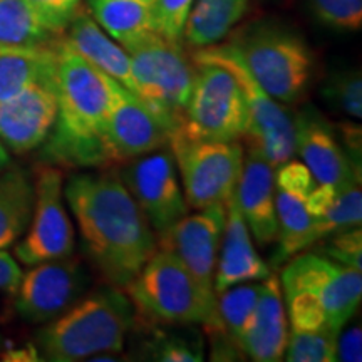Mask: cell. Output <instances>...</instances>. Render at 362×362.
Returning a JSON list of instances; mask_svg holds the SVG:
<instances>
[{"mask_svg": "<svg viewBox=\"0 0 362 362\" xmlns=\"http://www.w3.org/2000/svg\"><path fill=\"white\" fill-rule=\"evenodd\" d=\"M35 202L34 181L25 170L0 171V250H7L24 237Z\"/></svg>", "mask_w": 362, "mask_h": 362, "instance_id": "obj_22", "label": "cell"}, {"mask_svg": "<svg viewBox=\"0 0 362 362\" xmlns=\"http://www.w3.org/2000/svg\"><path fill=\"white\" fill-rule=\"evenodd\" d=\"M307 194L275 187V210H277V253L274 265H280L297 253L315 245V218L307 208Z\"/></svg>", "mask_w": 362, "mask_h": 362, "instance_id": "obj_24", "label": "cell"}, {"mask_svg": "<svg viewBox=\"0 0 362 362\" xmlns=\"http://www.w3.org/2000/svg\"><path fill=\"white\" fill-rule=\"evenodd\" d=\"M322 96L329 104L351 117L362 116V79L359 71H341L322 86Z\"/></svg>", "mask_w": 362, "mask_h": 362, "instance_id": "obj_33", "label": "cell"}, {"mask_svg": "<svg viewBox=\"0 0 362 362\" xmlns=\"http://www.w3.org/2000/svg\"><path fill=\"white\" fill-rule=\"evenodd\" d=\"M61 39L39 21L25 0H0V49H56Z\"/></svg>", "mask_w": 362, "mask_h": 362, "instance_id": "obj_27", "label": "cell"}, {"mask_svg": "<svg viewBox=\"0 0 362 362\" xmlns=\"http://www.w3.org/2000/svg\"><path fill=\"white\" fill-rule=\"evenodd\" d=\"M225 206V230L214 277L216 293L238 284L260 282L270 275L269 265L262 260L253 247L252 233L240 211L235 193L228 198Z\"/></svg>", "mask_w": 362, "mask_h": 362, "instance_id": "obj_19", "label": "cell"}, {"mask_svg": "<svg viewBox=\"0 0 362 362\" xmlns=\"http://www.w3.org/2000/svg\"><path fill=\"white\" fill-rule=\"evenodd\" d=\"M287 262L280 287L292 327L341 332L361 304V272L312 252Z\"/></svg>", "mask_w": 362, "mask_h": 362, "instance_id": "obj_4", "label": "cell"}, {"mask_svg": "<svg viewBox=\"0 0 362 362\" xmlns=\"http://www.w3.org/2000/svg\"><path fill=\"white\" fill-rule=\"evenodd\" d=\"M262 284H238L216 293V310L226 332L232 336L240 346L248 325L252 322L259 300Z\"/></svg>", "mask_w": 362, "mask_h": 362, "instance_id": "obj_28", "label": "cell"}, {"mask_svg": "<svg viewBox=\"0 0 362 362\" xmlns=\"http://www.w3.org/2000/svg\"><path fill=\"white\" fill-rule=\"evenodd\" d=\"M35 202L25 237L16 245L17 260L27 267L67 259L74 252V228L67 215L61 171L44 166L34 181Z\"/></svg>", "mask_w": 362, "mask_h": 362, "instance_id": "obj_11", "label": "cell"}, {"mask_svg": "<svg viewBox=\"0 0 362 362\" xmlns=\"http://www.w3.org/2000/svg\"><path fill=\"white\" fill-rule=\"evenodd\" d=\"M226 206L215 203L185 215L160 235V250L170 252L189 270L206 292L215 293L214 277L225 230Z\"/></svg>", "mask_w": 362, "mask_h": 362, "instance_id": "obj_14", "label": "cell"}, {"mask_svg": "<svg viewBox=\"0 0 362 362\" xmlns=\"http://www.w3.org/2000/svg\"><path fill=\"white\" fill-rule=\"evenodd\" d=\"M56 54L57 119L42 144V158L79 168L115 166L106 131L111 78L62 39Z\"/></svg>", "mask_w": 362, "mask_h": 362, "instance_id": "obj_2", "label": "cell"}, {"mask_svg": "<svg viewBox=\"0 0 362 362\" xmlns=\"http://www.w3.org/2000/svg\"><path fill=\"white\" fill-rule=\"evenodd\" d=\"M2 344H4V339H2V336H0V347H2Z\"/></svg>", "mask_w": 362, "mask_h": 362, "instance_id": "obj_42", "label": "cell"}, {"mask_svg": "<svg viewBox=\"0 0 362 362\" xmlns=\"http://www.w3.org/2000/svg\"><path fill=\"white\" fill-rule=\"evenodd\" d=\"M193 57L216 62L237 78L248 112L247 133L243 136L248 146L257 149L274 170L292 160L296 155L293 116L253 79L233 44L206 45L198 49Z\"/></svg>", "mask_w": 362, "mask_h": 362, "instance_id": "obj_8", "label": "cell"}, {"mask_svg": "<svg viewBox=\"0 0 362 362\" xmlns=\"http://www.w3.org/2000/svg\"><path fill=\"white\" fill-rule=\"evenodd\" d=\"M362 221V192L361 178H352L349 183L337 189L336 198L327 211L315 220V243L342 230L361 226Z\"/></svg>", "mask_w": 362, "mask_h": 362, "instance_id": "obj_29", "label": "cell"}, {"mask_svg": "<svg viewBox=\"0 0 362 362\" xmlns=\"http://www.w3.org/2000/svg\"><path fill=\"white\" fill-rule=\"evenodd\" d=\"M296 153L317 183H327L337 189L352 178H361V170L352 165L346 149L337 141L332 128L314 111H304L293 117Z\"/></svg>", "mask_w": 362, "mask_h": 362, "instance_id": "obj_17", "label": "cell"}, {"mask_svg": "<svg viewBox=\"0 0 362 362\" xmlns=\"http://www.w3.org/2000/svg\"><path fill=\"white\" fill-rule=\"evenodd\" d=\"M168 146L178 166L188 206L202 210L226 203L237 189L243 166V146L238 141L198 139L176 128Z\"/></svg>", "mask_w": 362, "mask_h": 362, "instance_id": "obj_9", "label": "cell"}, {"mask_svg": "<svg viewBox=\"0 0 362 362\" xmlns=\"http://www.w3.org/2000/svg\"><path fill=\"white\" fill-rule=\"evenodd\" d=\"M88 285V272L71 257L33 265L22 274L13 312L25 322L45 324L78 302Z\"/></svg>", "mask_w": 362, "mask_h": 362, "instance_id": "obj_13", "label": "cell"}, {"mask_svg": "<svg viewBox=\"0 0 362 362\" xmlns=\"http://www.w3.org/2000/svg\"><path fill=\"white\" fill-rule=\"evenodd\" d=\"M339 332L329 329H291L284 359L288 362H334Z\"/></svg>", "mask_w": 362, "mask_h": 362, "instance_id": "obj_30", "label": "cell"}, {"mask_svg": "<svg viewBox=\"0 0 362 362\" xmlns=\"http://www.w3.org/2000/svg\"><path fill=\"white\" fill-rule=\"evenodd\" d=\"M106 131L115 166L166 146L170 138L168 129L146 104L112 78Z\"/></svg>", "mask_w": 362, "mask_h": 362, "instance_id": "obj_15", "label": "cell"}, {"mask_svg": "<svg viewBox=\"0 0 362 362\" xmlns=\"http://www.w3.org/2000/svg\"><path fill=\"white\" fill-rule=\"evenodd\" d=\"M193 4L183 37L198 49L220 42L248 7V0H194Z\"/></svg>", "mask_w": 362, "mask_h": 362, "instance_id": "obj_26", "label": "cell"}, {"mask_svg": "<svg viewBox=\"0 0 362 362\" xmlns=\"http://www.w3.org/2000/svg\"><path fill=\"white\" fill-rule=\"evenodd\" d=\"M136 315L133 300L123 288L115 285L99 288L49 320L37 334V349L45 361L52 362L119 354Z\"/></svg>", "mask_w": 362, "mask_h": 362, "instance_id": "obj_3", "label": "cell"}, {"mask_svg": "<svg viewBox=\"0 0 362 362\" xmlns=\"http://www.w3.org/2000/svg\"><path fill=\"white\" fill-rule=\"evenodd\" d=\"M337 188L332 187V185L327 183H315V187L310 189V193L307 194L305 202H307V208L312 214L314 218H320L327 208L332 205L334 198H336Z\"/></svg>", "mask_w": 362, "mask_h": 362, "instance_id": "obj_40", "label": "cell"}, {"mask_svg": "<svg viewBox=\"0 0 362 362\" xmlns=\"http://www.w3.org/2000/svg\"><path fill=\"white\" fill-rule=\"evenodd\" d=\"M329 242L320 248V255L339 262V264L351 267L354 270H362V232L361 226L342 230V232L330 235Z\"/></svg>", "mask_w": 362, "mask_h": 362, "instance_id": "obj_35", "label": "cell"}, {"mask_svg": "<svg viewBox=\"0 0 362 362\" xmlns=\"http://www.w3.org/2000/svg\"><path fill=\"white\" fill-rule=\"evenodd\" d=\"M235 197L255 242L260 247L274 243L279 228L275 210V170L250 146L243 156Z\"/></svg>", "mask_w": 362, "mask_h": 362, "instance_id": "obj_18", "label": "cell"}, {"mask_svg": "<svg viewBox=\"0 0 362 362\" xmlns=\"http://www.w3.org/2000/svg\"><path fill=\"white\" fill-rule=\"evenodd\" d=\"M62 40L67 47L78 52L89 64L104 72L136 96V83L131 67V57L121 44L115 42L89 12L79 8L69 27L66 29Z\"/></svg>", "mask_w": 362, "mask_h": 362, "instance_id": "obj_21", "label": "cell"}, {"mask_svg": "<svg viewBox=\"0 0 362 362\" xmlns=\"http://www.w3.org/2000/svg\"><path fill=\"white\" fill-rule=\"evenodd\" d=\"M22 279V270L7 250H0V324L7 322L13 312L17 288Z\"/></svg>", "mask_w": 362, "mask_h": 362, "instance_id": "obj_37", "label": "cell"}, {"mask_svg": "<svg viewBox=\"0 0 362 362\" xmlns=\"http://www.w3.org/2000/svg\"><path fill=\"white\" fill-rule=\"evenodd\" d=\"M194 0H156L155 2V24L156 33L163 37L181 42L187 24L188 13Z\"/></svg>", "mask_w": 362, "mask_h": 362, "instance_id": "obj_34", "label": "cell"}, {"mask_svg": "<svg viewBox=\"0 0 362 362\" xmlns=\"http://www.w3.org/2000/svg\"><path fill=\"white\" fill-rule=\"evenodd\" d=\"M205 330L210 339V356L211 361H242L245 356L240 349L237 341L226 332L221 324L205 325Z\"/></svg>", "mask_w": 362, "mask_h": 362, "instance_id": "obj_38", "label": "cell"}, {"mask_svg": "<svg viewBox=\"0 0 362 362\" xmlns=\"http://www.w3.org/2000/svg\"><path fill=\"white\" fill-rule=\"evenodd\" d=\"M123 166L117 173L143 210L153 232L161 235L188 215V203L178 181L171 149L160 148Z\"/></svg>", "mask_w": 362, "mask_h": 362, "instance_id": "obj_12", "label": "cell"}, {"mask_svg": "<svg viewBox=\"0 0 362 362\" xmlns=\"http://www.w3.org/2000/svg\"><path fill=\"white\" fill-rule=\"evenodd\" d=\"M136 83V96L171 134L183 123L192 94L194 66L180 42L149 33L126 45Z\"/></svg>", "mask_w": 362, "mask_h": 362, "instance_id": "obj_6", "label": "cell"}, {"mask_svg": "<svg viewBox=\"0 0 362 362\" xmlns=\"http://www.w3.org/2000/svg\"><path fill=\"white\" fill-rule=\"evenodd\" d=\"M144 354L151 361L200 362L203 361L202 339L193 334H175L158 330L144 342Z\"/></svg>", "mask_w": 362, "mask_h": 362, "instance_id": "obj_31", "label": "cell"}, {"mask_svg": "<svg viewBox=\"0 0 362 362\" xmlns=\"http://www.w3.org/2000/svg\"><path fill=\"white\" fill-rule=\"evenodd\" d=\"M288 322L280 280L269 275L262 282L252 322L240 339L243 354L257 362H277L284 359L287 347Z\"/></svg>", "mask_w": 362, "mask_h": 362, "instance_id": "obj_20", "label": "cell"}, {"mask_svg": "<svg viewBox=\"0 0 362 362\" xmlns=\"http://www.w3.org/2000/svg\"><path fill=\"white\" fill-rule=\"evenodd\" d=\"M11 151H8V149L2 144V141H0V171L6 170L7 166H11Z\"/></svg>", "mask_w": 362, "mask_h": 362, "instance_id": "obj_41", "label": "cell"}, {"mask_svg": "<svg viewBox=\"0 0 362 362\" xmlns=\"http://www.w3.org/2000/svg\"><path fill=\"white\" fill-rule=\"evenodd\" d=\"M317 22L339 30L359 33L362 27V0H307Z\"/></svg>", "mask_w": 362, "mask_h": 362, "instance_id": "obj_32", "label": "cell"}, {"mask_svg": "<svg viewBox=\"0 0 362 362\" xmlns=\"http://www.w3.org/2000/svg\"><path fill=\"white\" fill-rule=\"evenodd\" d=\"M39 21L54 34L64 35L81 8V0H25Z\"/></svg>", "mask_w": 362, "mask_h": 362, "instance_id": "obj_36", "label": "cell"}, {"mask_svg": "<svg viewBox=\"0 0 362 362\" xmlns=\"http://www.w3.org/2000/svg\"><path fill=\"white\" fill-rule=\"evenodd\" d=\"M57 74V72H56ZM57 119L56 78L35 83L0 103V141L16 155L45 143Z\"/></svg>", "mask_w": 362, "mask_h": 362, "instance_id": "obj_16", "label": "cell"}, {"mask_svg": "<svg viewBox=\"0 0 362 362\" xmlns=\"http://www.w3.org/2000/svg\"><path fill=\"white\" fill-rule=\"evenodd\" d=\"M89 13L110 37L123 47L156 33V0H86Z\"/></svg>", "mask_w": 362, "mask_h": 362, "instance_id": "obj_23", "label": "cell"}, {"mask_svg": "<svg viewBox=\"0 0 362 362\" xmlns=\"http://www.w3.org/2000/svg\"><path fill=\"white\" fill-rule=\"evenodd\" d=\"M136 307L151 322L221 324L216 296L206 292L189 270L170 252L153 253L136 279L124 288Z\"/></svg>", "mask_w": 362, "mask_h": 362, "instance_id": "obj_5", "label": "cell"}, {"mask_svg": "<svg viewBox=\"0 0 362 362\" xmlns=\"http://www.w3.org/2000/svg\"><path fill=\"white\" fill-rule=\"evenodd\" d=\"M56 49H0V103L35 83L56 78Z\"/></svg>", "mask_w": 362, "mask_h": 362, "instance_id": "obj_25", "label": "cell"}, {"mask_svg": "<svg viewBox=\"0 0 362 362\" xmlns=\"http://www.w3.org/2000/svg\"><path fill=\"white\" fill-rule=\"evenodd\" d=\"M232 44L253 79L277 103H297L307 90L314 56L300 35L275 24H259Z\"/></svg>", "mask_w": 362, "mask_h": 362, "instance_id": "obj_7", "label": "cell"}, {"mask_svg": "<svg viewBox=\"0 0 362 362\" xmlns=\"http://www.w3.org/2000/svg\"><path fill=\"white\" fill-rule=\"evenodd\" d=\"M192 62V94L180 128L192 138L238 141L247 133L248 112L237 78L216 62L194 57Z\"/></svg>", "mask_w": 362, "mask_h": 362, "instance_id": "obj_10", "label": "cell"}, {"mask_svg": "<svg viewBox=\"0 0 362 362\" xmlns=\"http://www.w3.org/2000/svg\"><path fill=\"white\" fill-rule=\"evenodd\" d=\"M362 359V330L359 325L341 330L336 344V361L359 362Z\"/></svg>", "mask_w": 362, "mask_h": 362, "instance_id": "obj_39", "label": "cell"}, {"mask_svg": "<svg viewBox=\"0 0 362 362\" xmlns=\"http://www.w3.org/2000/svg\"><path fill=\"white\" fill-rule=\"evenodd\" d=\"M64 197L86 255L111 285L126 288L156 252L155 232L117 171L78 173Z\"/></svg>", "mask_w": 362, "mask_h": 362, "instance_id": "obj_1", "label": "cell"}]
</instances>
